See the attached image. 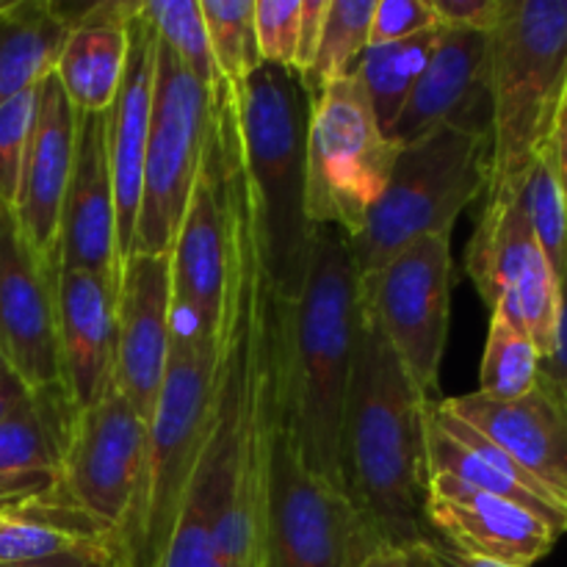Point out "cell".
Wrapping results in <instances>:
<instances>
[{"label": "cell", "mask_w": 567, "mask_h": 567, "mask_svg": "<svg viewBox=\"0 0 567 567\" xmlns=\"http://www.w3.org/2000/svg\"><path fill=\"white\" fill-rule=\"evenodd\" d=\"M360 305V302H358ZM426 399L377 321L360 308L341 430L343 491L382 546L430 543L426 502Z\"/></svg>", "instance_id": "cell-1"}, {"label": "cell", "mask_w": 567, "mask_h": 567, "mask_svg": "<svg viewBox=\"0 0 567 567\" xmlns=\"http://www.w3.org/2000/svg\"><path fill=\"white\" fill-rule=\"evenodd\" d=\"M358 321V269L349 236L316 225L305 282L288 305L286 391L305 465L341 491V430Z\"/></svg>", "instance_id": "cell-2"}, {"label": "cell", "mask_w": 567, "mask_h": 567, "mask_svg": "<svg viewBox=\"0 0 567 567\" xmlns=\"http://www.w3.org/2000/svg\"><path fill=\"white\" fill-rule=\"evenodd\" d=\"M236 97L264 264L277 297L291 305L305 282L316 230L305 210L310 94L293 70L260 64Z\"/></svg>", "instance_id": "cell-3"}, {"label": "cell", "mask_w": 567, "mask_h": 567, "mask_svg": "<svg viewBox=\"0 0 567 567\" xmlns=\"http://www.w3.org/2000/svg\"><path fill=\"white\" fill-rule=\"evenodd\" d=\"M219 338L172 327L169 363L150 421L147 460L125 518L109 537V567H158L181 520L203 449Z\"/></svg>", "instance_id": "cell-4"}, {"label": "cell", "mask_w": 567, "mask_h": 567, "mask_svg": "<svg viewBox=\"0 0 567 567\" xmlns=\"http://www.w3.org/2000/svg\"><path fill=\"white\" fill-rule=\"evenodd\" d=\"M491 37V181L509 197L548 153L567 92V0H504Z\"/></svg>", "instance_id": "cell-5"}, {"label": "cell", "mask_w": 567, "mask_h": 567, "mask_svg": "<svg viewBox=\"0 0 567 567\" xmlns=\"http://www.w3.org/2000/svg\"><path fill=\"white\" fill-rule=\"evenodd\" d=\"M380 548L385 546L352 498L305 465L293 435L282 358L260 476V567H358Z\"/></svg>", "instance_id": "cell-6"}, {"label": "cell", "mask_w": 567, "mask_h": 567, "mask_svg": "<svg viewBox=\"0 0 567 567\" xmlns=\"http://www.w3.org/2000/svg\"><path fill=\"white\" fill-rule=\"evenodd\" d=\"M487 181L491 138L437 127L399 147L385 192L349 238L358 277L374 275L419 238L452 236L457 216L485 197Z\"/></svg>", "instance_id": "cell-7"}, {"label": "cell", "mask_w": 567, "mask_h": 567, "mask_svg": "<svg viewBox=\"0 0 567 567\" xmlns=\"http://www.w3.org/2000/svg\"><path fill=\"white\" fill-rule=\"evenodd\" d=\"M241 155L238 97L219 78L210 89L203 161L172 244V319L199 338H219L225 313L230 177Z\"/></svg>", "instance_id": "cell-8"}, {"label": "cell", "mask_w": 567, "mask_h": 567, "mask_svg": "<svg viewBox=\"0 0 567 567\" xmlns=\"http://www.w3.org/2000/svg\"><path fill=\"white\" fill-rule=\"evenodd\" d=\"M396 144L377 122L358 72L338 78L310 100L305 150V210L310 225H332L358 236L382 197Z\"/></svg>", "instance_id": "cell-9"}, {"label": "cell", "mask_w": 567, "mask_h": 567, "mask_svg": "<svg viewBox=\"0 0 567 567\" xmlns=\"http://www.w3.org/2000/svg\"><path fill=\"white\" fill-rule=\"evenodd\" d=\"M210 89H205L158 39L155 48L153 116L144 153L142 203L131 252H172L208 127Z\"/></svg>", "instance_id": "cell-10"}, {"label": "cell", "mask_w": 567, "mask_h": 567, "mask_svg": "<svg viewBox=\"0 0 567 567\" xmlns=\"http://www.w3.org/2000/svg\"><path fill=\"white\" fill-rule=\"evenodd\" d=\"M452 236H424L374 275L358 277V302L396 352L413 385L432 399L441 388L452 321Z\"/></svg>", "instance_id": "cell-11"}, {"label": "cell", "mask_w": 567, "mask_h": 567, "mask_svg": "<svg viewBox=\"0 0 567 567\" xmlns=\"http://www.w3.org/2000/svg\"><path fill=\"white\" fill-rule=\"evenodd\" d=\"M465 269L485 305L507 316L548 358L559 308V282L515 194L487 197L465 255Z\"/></svg>", "instance_id": "cell-12"}, {"label": "cell", "mask_w": 567, "mask_h": 567, "mask_svg": "<svg viewBox=\"0 0 567 567\" xmlns=\"http://www.w3.org/2000/svg\"><path fill=\"white\" fill-rule=\"evenodd\" d=\"M147 441L150 426L111 385L100 402L75 415L53 493L114 535L142 480Z\"/></svg>", "instance_id": "cell-13"}, {"label": "cell", "mask_w": 567, "mask_h": 567, "mask_svg": "<svg viewBox=\"0 0 567 567\" xmlns=\"http://www.w3.org/2000/svg\"><path fill=\"white\" fill-rule=\"evenodd\" d=\"M59 269L28 244L14 208L0 203V352L28 391L59 385Z\"/></svg>", "instance_id": "cell-14"}, {"label": "cell", "mask_w": 567, "mask_h": 567, "mask_svg": "<svg viewBox=\"0 0 567 567\" xmlns=\"http://www.w3.org/2000/svg\"><path fill=\"white\" fill-rule=\"evenodd\" d=\"M172 255L131 252L116 282L114 385L150 426L172 347Z\"/></svg>", "instance_id": "cell-15"}, {"label": "cell", "mask_w": 567, "mask_h": 567, "mask_svg": "<svg viewBox=\"0 0 567 567\" xmlns=\"http://www.w3.org/2000/svg\"><path fill=\"white\" fill-rule=\"evenodd\" d=\"M424 520L432 540L509 567H535L563 537L520 504L476 491L446 474H430L426 480Z\"/></svg>", "instance_id": "cell-16"}, {"label": "cell", "mask_w": 567, "mask_h": 567, "mask_svg": "<svg viewBox=\"0 0 567 567\" xmlns=\"http://www.w3.org/2000/svg\"><path fill=\"white\" fill-rule=\"evenodd\" d=\"M437 127L491 138L493 94L487 31L443 28L441 44L388 138L396 147H404Z\"/></svg>", "instance_id": "cell-17"}, {"label": "cell", "mask_w": 567, "mask_h": 567, "mask_svg": "<svg viewBox=\"0 0 567 567\" xmlns=\"http://www.w3.org/2000/svg\"><path fill=\"white\" fill-rule=\"evenodd\" d=\"M59 269L92 271L120 282L116 197L111 175L109 111L78 114L75 155L61 205Z\"/></svg>", "instance_id": "cell-18"}, {"label": "cell", "mask_w": 567, "mask_h": 567, "mask_svg": "<svg viewBox=\"0 0 567 567\" xmlns=\"http://www.w3.org/2000/svg\"><path fill=\"white\" fill-rule=\"evenodd\" d=\"M78 111L72 109L59 75L50 72L37 83L33 120L20 166L14 214L28 244L59 269V227L66 183L75 155Z\"/></svg>", "instance_id": "cell-19"}, {"label": "cell", "mask_w": 567, "mask_h": 567, "mask_svg": "<svg viewBox=\"0 0 567 567\" xmlns=\"http://www.w3.org/2000/svg\"><path fill=\"white\" fill-rule=\"evenodd\" d=\"M443 404L567 504V402L548 382L537 377L526 396L509 402L474 391L443 399Z\"/></svg>", "instance_id": "cell-20"}, {"label": "cell", "mask_w": 567, "mask_h": 567, "mask_svg": "<svg viewBox=\"0 0 567 567\" xmlns=\"http://www.w3.org/2000/svg\"><path fill=\"white\" fill-rule=\"evenodd\" d=\"M155 48L158 33L142 14V0L127 22V61L122 72L120 92L109 109V150L111 175L116 197V247L120 264L131 255L133 230L142 203L144 153H147L150 116H153Z\"/></svg>", "instance_id": "cell-21"}, {"label": "cell", "mask_w": 567, "mask_h": 567, "mask_svg": "<svg viewBox=\"0 0 567 567\" xmlns=\"http://www.w3.org/2000/svg\"><path fill=\"white\" fill-rule=\"evenodd\" d=\"M55 305L61 385L81 413L114 385L116 282L92 271L59 269Z\"/></svg>", "instance_id": "cell-22"}, {"label": "cell", "mask_w": 567, "mask_h": 567, "mask_svg": "<svg viewBox=\"0 0 567 567\" xmlns=\"http://www.w3.org/2000/svg\"><path fill=\"white\" fill-rule=\"evenodd\" d=\"M426 468L430 474H446L463 485L476 487L491 496L520 504L540 515L559 535L567 532V504L532 480L509 454H504L491 437L454 415L443 399H432L424 410Z\"/></svg>", "instance_id": "cell-23"}, {"label": "cell", "mask_w": 567, "mask_h": 567, "mask_svg": "<svg viewBox=\"0 0 567 567\" xmlns=\"http://www.w3.org/2000/svg\"><path fill=\"white\" fill-rule=\"evenodd\" d=\"M75 415V404L59 382L28 391L0 419V509L48 496L59 485Z\"/></svg>", "instance_id": "cell-24"}, {"label": "cell", "mask_w": 567, "mask_h": 567, "mask_svg": "<svg viewBox=\"0 0 567 567\" xmlns=\"http://www.w3.org/2000/svg\"><path fill=\"white\" fill-rule=\"evenodd\" d=\"M133 3H92L72 22L55 61V75L78 114H103L114 105L127 61Z\"/></svg>", "instance_id": "cell-25"}, {"label": "cell", "mask_w": 567, "mask_h": 567, "mask_svg": "<svg viewBox=\"0 0 567 567\" xmlns=\"http://www.w3.org/2000/svg\"><path fill=\"white\" fill-rule=\"evenodd\" d=\"M72 17L50 0H0V105L55 70Z\"/></svg>", "instance_id": "cell-26"}, {"label": "cell", "mask_w": 567, "mask_h": 567, "mask_svg": "<svg viewBox=\"0 0 567 567\" xmlns=\"http://www.w3.org/2000/svg\"><path fill=\"white\" fill-rule=\"evenodd\" d=\"M109 532L64 498H31L0 509V567L53 557L78 546H109Z\"/></svg>", "instance_id": "cell-27"}, {"label": "cell", "mask_w": 567, "mask_h": 567, "mask_svg": "<svg viewBox=\"0 0 567 567\" xmlns=\"http://www.w3.org/2000/svg\"><path fill=\"white\" fill-rule=\"evenodd\" d=\"M443 28L419 33V37L404 39V42L369 48L360 55L354 72L363 81L365 94L371 100V109H374L377 122L385 131V136H391V127L396 125L404 103L410 100L415 83H419L426 64L435 55L443 37Z\"/></svg>", "instance_id": "cell-28"}, {"label": "cell", "mask_w": 567, "mask_h": 567, "mask_svg": "<svg viewBox=\"0 0 567 567\" xmlns=\"http://www.w3.org/2000/svg\"><path fill=\"white\" fill-rule=\"evenodd\" d=\"M227 518V491L225 482L214 471V465L199 454L188 482L186 502H183L181 520L175 526L169 546L158 567H221L219 551L214 543V529Z\"/></svg>", "instance_id": "cell-29"}, {"label": "cell", "mask_w": 567, "mask_h": 567, "mask_svg": "<svg viewBox=\"0 0 567 567\" xmlns=\"http://www.w3.org/2000/svg\"><path fill=\"white\" fill-rule=\"evenodd\" d=\"M377 0H327V14L321 22L319 48L302 75L310 100L338 78L352 75L360 55L371 44V17Z\"/></svg>", "instance_id": "cell-30"}, {"label": "cell", "mask_w": 567, "mask_h": 567, "mask_svg": "<svg viewBox=\"0 0 567 567\" xmlns=\"http://www.w3.org/2000/svg\"><path fill=\"white\" fill-rule=\"evenodd\" d=\"M537 377H540V352L532 338L507 316L493 310L480 365V393L509 402L526 396L537 385Z\"/></svg>", "instance_id": "cell-31"}, {"label": "cell", "mask_w": 567, "mask_h": 567, "mask_svg": "<svg viewBox=\"0 0 567 567\" xmlns=\"http://www.w3.org/2000/svg\"><path fill=\"white\" fill-rule=\"evenodd\" d=\"M210 55L221 81L238 92L264 64L255 37V0H199Z\"/></svg>", "instance_id": "cell-32"}, {"label": "cell", "mask_w": 567, "mask_h": 567, "mask_svg": "<svg viewBox=\"0 0 567 567\" xmlns=\"http://www.w3.org/2000/svg\"><path fill=\"white\" fill-rule=\"evenodd\" d=\"M515 199H518L537 244L546 252L554 275L559 277L567 264V205L551 153H543L535 166L526 172L520 186L515 188Z\"/></svg>", "instance_id": "cell-33"}, {"label": "cell", "mask_w": 567, "mask_h": 567, "mask_svg": "<svg viewBox=\"0 0 567 567\" xmlns=\"http://www.w3.org/2000/svg\"><path fill=\"white\" fill-rule=\"evenodd\" d=\"M142 14L155 28L161 42L181 59L186 72H192L205 89L219 83L221 75L210 55L199 0H142Z\"/></svg>", "instance_id": "cell-34"}, {"label": "cell", "mask_w": 567, "mask_h": 567, "mask_svg": "<svg viewBox=\"0 0 567 567\" xmlns=\"http://www.w3.org/2000/svg\"><path fill=\"white\" fill-rule=\"evenodd\" d=\"M302 0H255V37L264 64L293 70Z\"/></svg>", "instance_id": "cell-35"}, {"label": "cell", "mask_w": 567, "mask_h": 567, "mask_svg": "<svg viewBox=\"0 0 567 567\" xmlns=\"http://www.w3.org/2000/svg\"><path fill=\"white\" fill-rule=\"evenodd\" d=\"M33 97H37V86L0 105V203L14 205L22 155H25L33 120Z\"/></svg>", "instance_id": "cell-36"}, {"label": "cell", "mask_w": 567, "mask_h": 567, "mask_svg": "<svg viewBox=\"0 0 567 567\" xmlns=\"http://www.w3.org/2000/svg\"><path fill=\"white\" fill-rule=\"evenodd\" d=\"M435 28H443V22L432 0H377L369 48L404 42Z\"/></svg>", "instance_id": "cell-37"}, {"label": "cell", "mask_w": 567, "mask_h": 567, "mask_svg": "<svg viewBox=\"0 0 567 567\" xmlns=\"http://www.w3.org/2000/svg\"><path fill=\"white\" fill-rule=\"evenodd\" d=\"M559 308L557 327H554V343L548 358L540 360V380L548 382L554 391L567 402V264L559 271Z\"/></svg>", "instance_id": "cell-38"}, {"label": "cell", "mask_w": 567, "mask_h": 567, "mask_svg": "<svg viewBox=\"0 0 567 567\" xmlns=\"http://www.w3.org/2000/svg\"><path fill=\"white\" fill-rule=\"evenodd\" d=\"M504 0H432L437 17L446 28L491 31L502 14Z\"/></svg>", "instance_id": "cell-39"}, {"label": "cell", "mask_w": 567, "mask_h": 567, "mask_svg": "<svg viewBox=\"0 0 567 567\" xmlns=\"http://www.w3.org/2000/svg\"><path fill=\"white\" fill-rule=\"evenodd\" d=\"M327 14V0H302V17H299V42H297V61H293V72L299 78L308 72L310 61H313L316 48H319L321 22Z\"/></svg>", "instance_id": "cell-40"}, {"label": "cell", "mask_w": 567, "mask_h": 567, "mask_svg": "<svg viewBox=\"0 0 567 567\" xmlns=\"http://www.w3.org/2000/svg\"><path fill=\"white\" fill-rule=\"evenodd\" d=\"M358 567H435L432 540L413 543V546H385Z\"/></svg>", "instance_id": "cell-41"}, {"label": "cell", "mask_w": 567, "mask_h": 567, "mask_svg": "<svg viewBox=\"0 0 567 567\" xmlns=\"http://www.w3.org/2000/svg\"><path fill=\"white\" fill-rule=\"evenodd\" d=\"M6 567H109V548L78 546V548H70V551L53 554V557L31 559V563L6 565Z\"/></svg>", "instance_id": "cell-42"}, {"label": "cell", "mask_w": 567, "mask_h": 567, "mask_svg": "<svg viewBox=\"0 0 567 567\" xmlns=\"http://www.w3.org/2000/svg\"><path fill=\"white\" fill-rule=\"evenodd\" d=\"M548 153H551L554 166H557L559 186H563L565 205H567V92L563 100V109H559L557 125H554V136H551V147H548Z\"/></svg>", "instance_id": "cell-43"}, {"label": "cell", "mask_w": 567, "mask_h": 567, "mask_svg": "<svg viewBox=\"0 0 567 567\" xmlns=\"http://www.w3.org/2000/svg\"><path fill=\"white\" fill-rule=\"evenodd\" d=\"M432 557H435V567H509L482 557H468V554L454 551V548L443 546L437 540H432Z\"/></svg>", "instance_id": "cell-44"}, {"label": "cell", "mask_w": 567, "mask_h": 567, "mask_svg": "<svg viewBox=\"0 0 567 567\" xmlns=\"http://www.w3.org/2000/svg\"><path fill=\"white\" fill-rule=\"evenodd\" d=\"M25 393H28V388L20 377L17 374L3 377V380H0V419H3V415H9L11 410H14L17 404L25 399Z\"/></svg>", "instance_id": "cell-45"}, {"label": "cell", "mask_w": 567, "mask_h": 567, "mask_svg": "<svg viewBox=\"0 0 567 567\" xmlns=\"http://www.w3.org/2000/svg\"><path fill=\"white\" fill-rule=\"evenodd\" d=\"M9 374H14V371H11L9 360H6L3 352H0V380H3V377H9Z\"/></svg>", "instance_id": "cell-46"}]
</instances>
